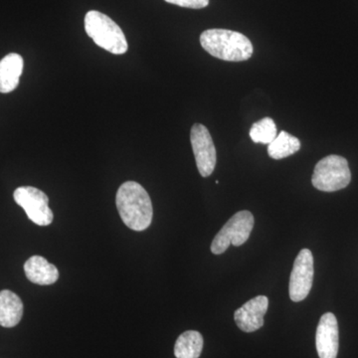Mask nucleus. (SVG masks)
Segmentation results:
<instances>
[{"label": "nucleus", "instance_id": "1a4fd4ad", "mask_svg": "<svg viewBox=\"0 0 358 358\" xmlns=\"http://www.w3.org/2000/svg\"><path fill=\"white\" fill-rule=\"evenodd\" d=\"M320 358H336L338 353V324L336 315L327 313L320 317L315 334Z\"/></svg>", "mask_w": 358, "mask_h": 358}, {"label": "nucleus", "instance_id": "dca6fc26", "mask_svg": "<svg viewBox=\"0 0 358 358\" xmlns=\"http://www.w3.org/2000/svg\"><path fill=\"white\" fill-rule=\"evenodd\" d=\"M278 131L275 122L271 117H264L255 122L250 129V138L255 143L270 145L277 138Z\"/></svg>", "mask_w": 358, "mask_h": 358}, {"label": "nucleus", "instance_id": "6e6552de", "mask_svg": "<svg viewBox=\"0 0 358 358\" xmlns=\"http://www.w3.org/2000/svg\"><path fill=\"white\" fill-rule=\"evenodd\" d=\"M313 280V257L310 250L303 249L294 260L289 278V298L294 303L305 300L310 294Z\"/></svg>", "mask_w": 358, "mask_h": 358}, {"label": "nucleus", "instance_id": "7ed1b4c3", "mask_svg": "<svg viewBox=\"0 0 358 358\" xmlns=\"http://www.w3.org/2000/svg\"><path fill=\"white\" fill-rule=\"evenodd\" d=\"M85 30L99 47L115 55H122L129 49L121 27L100 11L91 10L85 16Z\"/></svg>", "mask_w": 358, "mask_h": 358}, {"label": "nucleus", "instance_id": "f3484780", "mask_svg": "<svg viewBox=\"0 0 358 358\" xmlns=\"http://www.w3.org/2000/svg\"><path fill=\"white\" fill-rule=\"evenodd\" d=\"M169 3L186 8L201 9L209 4V0H166Z\"/></svg>", "mask_w": 358, "mask_h": 358}, {"label": "nucleus", "instance_id": "f257e3e1", "mask_svg": "<svg viewBox=\"0 0 358 358\" xmlns=\"http://www.w3.org/2000/svg\"><path fill=\"white\" fill-rule=\"evenodd\" d=\"M115 204L122 222L134 231H143L152 221V200L147 190L134 181H127L120 186Z\"/></svg>", "mask_w": 358, "mask_h": 358}, {"label": "nucleus", "instance_id": "423d86ee", "mask_svg": "<svg viewBox=\"0 0 358 358\" xmlns=\"http://www.w3.org/2000/svg\"><path fill=\"white\" fill-rule=\"evenodd\" d=\"M13 197L33 223L39 226L50 225L53 212L48 205V196L43 192L33 186H21L14 192Z\"/></svg>", "mask_w": 358, "mask_h": 358}, {"label": "nucleus", "instance_id": "9b49d317", "mask_svg": "<svg viewBox=\"0 0 358 358\" xmlns=\"http://www.w3.org/2000/svg\"><path fill=\"white\" fill-rule=\"evenodd\" d=\"M24 61L20 54L10 53L0 60V93L14 91L20 84Z\"/></svg>", "mask_w": 358, "mask_h": 358}, {"label": "nucleus", "instance_id": "f8f14e48", "mask_svg": "<svg viewBox=\"0 0 358 358\" xmlns=\"http://www.w3.org/2000/svg\"><path fill=\"white\" fill-rule=\"evenodd\" d=\"M24 272L30 282L40 286H48L58 281V268L44 257L33 256L28 259L24 264Z\"/></svg>", "mask_w": 358, "mask_h": 358}, {"label": "nucleus", "instance_id": "20e7f679", "mask_svg": "<svg viewBox=\"0 0 358 358\" xmlns=\"http://www.w3.org/2000/svg\"><path fill=\"white\" fill-rule=\"evenodd\" d=\"M352 173L348 160L339 155H329L317 162L313 171L312 182L317 189L334 192L350 185Z\"/></svg>", "mask_w": 358, "mask_h": 358}, {"label": "nucleus", "instance_id": "39448f33", "mask_svg": "<svg viewBox=\"0 0 358 358\" xmlns=\"http://www.w3.org/2000/svg\"><path fill=\"white\" fill-rule=\"evenodd\" d=\"M254 227V216L250 211L237 212L219 231L211 244V252L214 255L224 253L230 245L241 246L251 235Z\"/></svg>", "mask_w": 358, "mask_h": 358}, {"label": "nucleus", "instance_id": "2eb2a0df", "mask_svg": "<svg viewBox=\"0 0 358 358\" xmlns=\"http://www.w3.org/2000/svg\"><path fill=\"white\" fill-rule=\"evenodd\" d=\"M301 148V141L287 131H281L270 145H268V155L274 159H282L291 157Z\"/></svg>", "mask_w": 358, "mask_h": 358}, {"label": "nucleus", "instance_id": "4468645a", "mask_svg": "<svg viewBox=\"0 0 358 358\" xmlns=\"http://www.w3.org/2000/svg\"><path fill=\"white\" fill-rule=\"evenodd\" d=\"M203 343V336L199 331H185L176 341L174 355L176 358H199Z\"/></svg>", "mask_w": 358, "mask_h": 358}, {"label": "nucleus", "instance_id": "0eeeda50", "mask_svg": "<svg viewBox=\"0 0 358 358\" xmlns=\"http://www.w3.org/2000/svg\"><path fill=\"white\" fill-rule=\"evenodd\" d=\"M190 141L199 173L203 178H208L215 169L217 162L211 134L203 124H194L190 131Z\"/></svg>", "mask_w": 358, "mask_h": 358}, {"label": "nucleus", "instance_id": "ddd939ff", "mask_svg": "<svg viewBox=\"0 0 358 358\" xmlns=\"http://www.w3.org/2000/svg\"><path fill=\"white\" fill-rule=\"evenodd\" d=\"M22 315L23 303L20 296L8 289L0 292V326H17Z\"/></svg>", "mask_w": 358, "mask_h": 358}, {"label": "nucleus", "instance_id": "f03ea898", "mask_svg": "<svg viewBox=\"0 0 358 358\" xmlns=\"http://www.w3.org/2000/svg\"><path fill=\"white\" fill-rule=\"evenodd\" d=\"M200 43L213 57L230 62L246 61L253 55V45L242 33L227 29L205 30Z\"/></svg>", "mask_w": 358, "mask_h": 358}, {"label": "nucleus", "instance_id": "9d476101", "mask_svg": "<svg viewBox=\"0 0 358 358\" xmlns=\"http://www.w3.org/2000/svg\"><path fill=\"white\" fill-rule=\"evenodd\" d=\"M268 299L258 296L245 303L234 313L237 327L245 333H253L264 326V315L267 313Z\"/></svg>", "mask_w": 358, "mask_h": 358}]
</instances>
